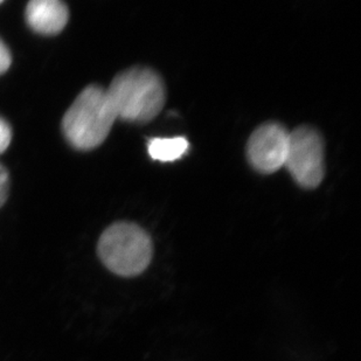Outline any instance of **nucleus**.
I'll use <instances>...</instances> for the list:
<instances>
[{
	"label": "nucleus",
	"mask_w": 361,
	"mask_h": 361,
	"mask_svg": "<svg viewBox=\"0 0 361 361\" xmlns=\"http://www.w3.org/2000/svg\"><path fill=\"white\" fill-rule=\"evenodd\" d=\"M106 94L116 118L126 122H150L166 99L163 80L147 67H133L117 74Z\"/></svg>",
	"instance_id": "obj_1"
},
{
	"label": "nucleus",
	"mask_w": 361,
	"mask_h": 361,
	"mask_svg": "<svg viewBox=\"0 0 361 361\" xmlns=\"http://www.w3.org/2000/svg\"><path fill=\"white\" fill-rule=\"evenodd\" d=\"M103 264L123 277L138 276L150 266L154 245L150 235L133 222H116L103 232L97 245Z\"/></svg>",
	"instance_id": "obj_3"
},
{
	"label": "nucleus",
	"mask_w": 361,
	"mask_h": 361,
	"mask_svg": "<svg viewBox=\"0 0 361 361\" xmlns=\"http://www.w3.org/2000/svg\"><path fill=\"white\" fill-rule=\"evenodd\" d=\"M190 144L185 137L154 138L147 144V151L154 161L169 163L180 159L188 151Z\"/></svg>",
	"instance_id": "obj_7"
},
{
	"label": "nucleus",
	"mask_w": 361,
	"mask_h": 361,
	"mask_svg": "<svg viewBox=\"0 0 361 361\" xmlns=\"http://www.w3.org/2000/svg\"><path fill=\"white\" fill-rule=\"evenodd\" d=\"M68 19V7L60 0H32L26 6L27 24L39 35H58Z\"/></svg>",
	"instance_id": "obj_6"
},
{
	"label": "nucleus",
	"mask_w": 361,
	"mask_h": 361,
	"mask_svg": "<svg viewBox=\"0 0 361 361\" xmlns=\"http://www.w3.org/2000/svg\"><path fill=\"white\" fill-rule=\"evenodd\" d=\"M3 3V1H1V0H0V4Z\"/></svg>",
	"instance_id": "obj_11"
},
{
	"label": "nucleus",
	"mask_w": 361,
	"mask_h": 361,
	"mask_svg": "<svg viewBox=\"0 0 361 361\" xmlns=\"http://www.w3.org/2000/svg\"><path fill=\"white\" fill-rule=\"evenodd\" d=\"M116 115L106 89L96 85L85 87L66 111L62 131L78 150L99 147L109 136Z\"/></svg>",
	"instance_id": "obj_2"
},
{
	"label": "nucleus",
	"mask_w": 361,
	"mask_h": 361,
	"mask_svg": "<svg viewBox=\"0 0 361 361\" xmlns=\"http://www.w3.org/2000/svg\"><path fill=\"white\" fill-rule=\"evenodd\" d=\"M284 166L302 188H316L321 184L325 174L324 143L317 130L302 126L289 133Z\"/></svg>",
	"instance_id": "obj_4"
},
{
	"label": "nucleus",
	"mask_w": 361,
	"mask_h": 361,
	"mask_svg": "<svg viewBox=\"0 0 361 361\" xmlns=\"http://www.w3.org/2000/svg\"><path fill=\"white\" fill-rule=\"evenodd\" d=\"M11 63H12V56H11L10 49L0 39V75L8 71Z\"/></svg>",
	"instance_id": "obj_10"
},
{
	"label": "nucleus",
	"mask_w": 361,
	"mask_h": 361,
	"mask_svg": "<svg viewBox=\"0 0 361 361\" xmlns=\"http://www.w3.org/2000/svg\"><path fill=\"white\" fill-rule=\"evenodd\" d=\"M289 131L276 122L264 123L252 133L247 144V158L256 171L269 174L286 163Z\"/></svg>",
	"instance_id": "obj_5"
},
{
	"label": "nucleus",
	"mask_w": 361,
	"mask_h": 361,
	"mask_svg": "<svg viewBox=\"0 0 361 361\" xmlns=\"http://www.w3.org/2000/svg\"><path fill=\"white\" fill-rule=\"evenodd\" d=\"M12 140V129L10 124L0 117V154H4L10 147Z\"/></svg>",
	"instance_id": "obj_8"
},
{
	"label": "nucleus",
	"mask_w": 361,
	"mask_h": 361,
	"mask_svg": "<svg viewBox=\"0 0 361 361\" xmlns=\"http://www.w3.org/2000/svg\"><path fill=\"white\" fill-rule=\"evenodd\" d=\"M10 190V176L6 167L0 164V208L3 207L8 197Z\"/></svg>",
	"instance_id": "obj_9"
}]
</instances>
